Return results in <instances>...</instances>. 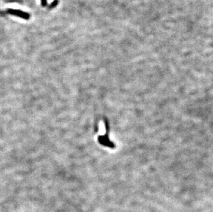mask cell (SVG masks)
<instances>
[{
	"label": "cell",
	"mask_w": 213,
	"mask_h": 212,
	"mask_svg": "<svg viewBox=\"0 0 213 212\" xmlns=\"http://www.w3.org/2000/svg\"><path fill=\"white\" fill-rule=\"evenodd\" d=\"M7 13L10 14L12 15H15L17 17H22L23 20H28L30 17V15H29V13H26V12L22 11L20 10H15V9H8L7 10Z\"/></svg>",
	"instance_id": "1"
},
{
	"label": "cell",
	"mask_w": 213,
	"mask_h": 212,
	"mask_svg": "<svg viewBox=\"0 0 213 212\" xmlns=\"http://www.w3.org/2000/svg\"><path fill=\"white\" fill-rule=\"evenodd\" d=\"M58 3H59L58 0H54V1L52 2V3L48 6V8L49 9H53L54 8H55V7L57 6Z\"/></svg>",
	"instance_id": "2"
},
{
	"label": "cell",
	"mask_w": 213,
	"mask_h": 212,
	"mask_svg": "<svg viewBox=\"0 0 213 212\" xmlns=\"http://www.w3.org/2000/svg\"><path fill=\"white\" fill-rule=\"evenodd\" d=\"M41 2L42 6H46L47 5V0H41Z\"/></svg>",
	"instance_id": "3"
}]
</instances>
